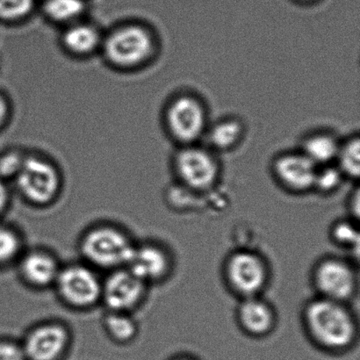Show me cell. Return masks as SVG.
I'll list each match as a JSON object with an SVG mask.
<instances>
[{"label":"cell","mask_w":360,"mask_h":360,"mask_svg":"<svg viewBox=\"0 0 360 360\" xmlns=\"http://www.w3.org/2000/svg\"><path fill=\"white\" fill-rule=\"evenodd\" d=\"M303 320L312 340L328 350H343L358 336L357 321L347 303L319 296L306 305Z\"/></svg>","instance_id":"6da1fadb"},{"label":"cell","mask_w":360,"mask_h":360,"mask_svg":"<svg viewBox=\"0 0 360 360\" xmlns=\"http://www.w3.org/2000/svg\"><path fill=\"white\" fill-rule=\"evenodd\" d=\"M271 168L276 181L290 193H304L314 188L317 165L300 149L277 155Z\"/></svg>","instance_id":"4fadbf2b"},{"label":"cell","mask_w":360,"mask_h":360,"mask_svg":"<svg viewBox=\"0 0 360 360\" xmlns=\"http://www.w3.org/2000/svg\"><path fill=\"white\" fill-rule=\"evenodd\" d=\"M245 133L246 127L241 119L228 116L210 123L202 143L218 155L229 153L241 144Z\"/></svg>","instance_id":"e0dca14e"},{"label":"cell","mask_w":360,"mask_h":360,"mask_svg":"<svg viewBox=\"0 0 360 360\" xmlns=\"http://www.w3.org/2000/svg\"><path fill=\"white\" fill-rule=\"evenodd\" d=\"M100 271L82 260L62 264L53 288L63 305L77 311H86L101 304Z\"/></svg>","instance_id":"5b68a950"},{"label":"cell","mask_w":360,"mask_h":360,"mask_svg":"<svg viewBox=\"0 0 360 360\" xmlns=\"http://www.w3.org/2000/svg\"><path fill=\"white\" fill-rule=\"evenodd\" d=\"M164 122L169 136L179 147L202 143L210 125L206 105L192 93L177 94L169 101Z\"/></svg>","instance_id":"52a82bcc"},{"label":"cell","mask_w":360,"mask_h":360,"mask_svg":"<svg viewBox=\"0 0 360 360\" xmlns=\"http://www.w3.org/2000/svg\"><path fill=\"white\" fill-rule=\"evenodd\" d=\"M12 200V193L8 186V182L0 178V217L6 213Z\"/></svg>","instance_id":"f1b7e54d"},{"label":"cell","mask_w":360,"mask_h":360,"mask_svg":"<svg viewBox=\"0 0 360 360\" xmlns=\"http://www.w3.org/2000/svg\"><path fill=\"white\" fill-rule=\"evenodd\" d=\"M103 37L96 25L82 19L63 27L60 45L72 58H87L101 52Z\"/></svg>","instance_id":"9a60e30c"},{"label":"cell","mask_w":360,"mask_h":360,"mask_svg":"<svg viewBox=\"0 0 360 360\" xmlns=\"http://www.w3.org/2000/svg\"><path fill=\"white\" fill-rule=\"evenodd\" d=\"M148 288L128 267L109 271L102 281L101 304L107 311L133 314L146 301Z\"/></svg>","instance_id":"30bf717a"},{"label":"cell","mask_w":360,"mask_h":360,"mask_svg":"<svg viewBox=\"0 0 360 360\" xmlns=\"http://www.w3.org/2000/svg\"><path fill=\"white\" fill-rule=\"evenodd\" d=\"M226 281L241 299L260 296L269 281V267L260 254L250 250H238L226 261Z\"/></svg>","instance_id":"ba28073f"},{"label":"cell","mask_w":360,"mask_h":360,"mask_svg":"<svg viewBox=\"0 0 360 360\" xmlns=\"http://www.w3.org/2000/svg\"><path fill=\"white\" fill-rule=\"evenodd\" d=\"M313 284L319 297L347 304L357 292V271L347 259L324 257L313 271Z\"/></svg>","instance_id":"9c48e42d"},{"label":"cell","mask_w":360,"mask_h":360,"mask_svg":"<svg viewBox=\"0 0 360 360\" xmlns=\"http://www.w3.org/2000/svg\"><path fill=\"white\" fill-rule=\"evenodd\" d=\"M25 249L22 233L14 226L0 224V268L15 264Z\"/></svg>","instance_id":"7402d4cb"},{"label":"cell","mask_w":360,"mask_h":360,"mask_svg":"<svg viewBox=\"0 0 360 360\" xmlns=\"http://www.w3.org/2000/svg\"><path fill=\"white\" fill-rule=\"evenodd\" d=\"M26 153L15 149H6L0 153V178L13 181L20 170Z\"/></svg>","instance_id":"484cf974"},{"label":"cell","mask_w":360,"mask_h":360,"mask_svg":"<svg viewBox=\"0 0 360 360\" xmlns=\"http://www.w3.org/2000/svg\"><path fill=\"white\" fill-rule=\"evenodd\" d=\"M38 0H0V23L14 25L30 19Z\"/></svg>","instance_id":"603a6c76"},{"label":"cell","mask_w":360,"mask_h":360,"mask_svg":"<svg viewBox=\"0 0 360 360\" xmlns=\"http://www.w3.org/2000/svg\"><path fill=\"white\" fill-rule=\"evenodd\" d=\"M331 240L338 246L355 248L359 246V232L355 220L338 221L331 227Z\"/></svg>","instance_id":"d4e9b609"},{"label":"cell","mask_w":360,"mask_h":360,"mask_svg":"<svg viewBox=\"0 0 360 360\" xmlns=\"http://www.w3.org/2000/svg\"><path fill=\"white\" fill-rule=\"evenodd\" d=\"M158 44L156 34L150 27L129 21L104 34L101 53L112 68L130 72L147 65L156 56Z\"/></svg>","instance_id":"7a4b0ae2"},{"label":"cell","mask_w":360,"mask_h":360,"mask_svg":"<svg viewBox=\"0 0 360 360\" xmlns=\"http://www.w3.org/2000/svg\"><path fill=\"white\" fill-rule=\"evenodd\" d=\"M335 164L345 179H358L360 172V140L359 135L341 140Z\"/></svg>","instance_id":"44dd1931"},{"label":"cell","mask_w":360,"mask_h":360,"mask_svg":"<svg viewBox=\"0 0 360 360\" xmlns=\"http://www.w3.org/2000/svg\"><path fill=\"white\" fill-rule=\"evenodd\" d=\"M176 360H191V359L183 358V359H176Z\"/></svg>","instance_id":"f546056e"},{"label":"cell","mask_w":360,"mask_h":360,"mask_svg":"<svg viewBox=\"0 0 360 360\" xmlns=\"http://www.w3.org/2000/svg\"><path fill=\"white\" fill-rule=\"evenodd\" d=\"M236 315L240 327L252 337L266 336L276 323L273 307L260 296L242 299Z\"/></svg>","instance_id":"2e32d148"},{"label":"cell","mask_w":360,"mask_h":360,"mask_svg":"<svg viewBox=\"0 0 360 360\" xmlns=\"http://www.w3.org/2000/svg\"><path fill=\"white\" fill-rule=\"evenodd\" d=\"M0 360H27L21 343L13 340H0Z\"/></svg>","instance_id":"4316f807"},{"label":"cell","mask_w":360,"mask_h":360,"mask_svg":"<svg viewBox=\"0 0 360 360\" xmlns=\"http://www.w3.org/2000/svg\"><path fill=\"white\" fill-rule=\"evenodd\" d=\"M345 179L336 164L321 165L317 167L313 190L323 194L331 193L340 188Z\"/></svg>","instance_id":"cb8c5ba5"},{"label":"cell","mask_w":360,"mask_h":360,"mask_svg":"<svg viewBox=\"0 0 360 360\" xmlns=\"http://www.w3.org/2000/svg\"><path fill=\"white\" fill-rule=\"evenodd\" d=\"M20 281L34 290L53 288L62 264L51 250L42 247L25 249L15 263Z\"/></svg>","instance_id":"5bb4252c"},{"label":"cell","mask_w":360,"mask_h":360,"mask_svg":"<svg viewBox=\"0 0 360 360\" xmlns=\"http://www.w3.org/2000/svg\"><path fill=\"white\" fill-rule=\"evenodd\" d=\"M341 139L333 132L316 131L304 137L300 150L317 167L335 163Z\"/></svg>","instance_id":"ac0fdd59"},{"label":"cell","mask_w":360,"mask_h":360,"mask_svg":"<svg viewBox=\"0 0 360 360\" xmlns=\"http://www.w3.org/2000/svg\"><path fill=\"white\" fill-rule=\"evenodd\" d=\"M126 267L150 287L167 280L174 269V259L162 243L144 241L136 243Z\"/></svg>","instance_id":"7c38bea8"},{"label":"cell","mask_w":360,"mask_h":360,"mask_svg":"<svg viewBox=\"0 0 360 360\" xmlns=\"http://www.w3.org/2000/svg\"><path fill=\"white\" fill-rule=\"evenodd\" d=\"M12 115V105L8 97L0 90V131L6 128Z\"/></svg>","instance_id":"83f0119b"},{"label":"cell","mask_w":360,"mask_h":360,"mask_svg":"<svg viewBox=\"0 0 360 360\" xmlns=\"http://www.w3.org/2000/svg\"><path fill=\"white\" fill-rule=\"evenodd\" d=\"M72 334L59 321H44L27 331L21 342L27 360H58L69 347Z\"/></svg>","instance_id":"8fae6325"},{"label":"cell","mask_w":360,"mask_h":360,"mask_svg":"<svg viewBox=\"0 0 360 360\" xmlns=\"http://www.w3.org/2000/svg\"><path fill=\"white\" fill-rule=\"evenodd\" d=\"M172 168L178 184L196 193L213 189L221 174L218 154L202 143L179 146L172 158Z\"/></svg>","instance_id":"8992f818"},{"label":"cell","mask_w":360,"mask_h":360,"mask_svg":"<svg viewBox=\"0 0 360 360\" xmlns=\"http://www.w3.org/2000/svg\"><path fill=\"white\" fill-rule=\"evenodd\" d=\"M13 182L21 199L39 208L51 207L63 190L59 168L54 162L37 154L26 155Z\"/></svg>","instance_id":"277c9868"},{"label":"cell","mask_w":360,"mask_h":360,"mask_svg":"<svg viewBox=\"0 0 360 360\" xmlns=\"http://www.w3.org/2000/svg\"><path fill=\"white\" fill-rule=\"evenodd\" d=\"M136 242L125 229L112 222L90 226L79 240L81 260L98 271L126 267Z\"/></svg>","instance_id":"3957f363"},{"label":"cell","mask_w":360,"mask_h":360,"mask_svg":"<svg viewBox=\"0 0 360 360\" xmlns=\"http://www.w3.org/2000/svg\"><path fill=\"white\" fill-rule=\"evenodd\" d=\"M40 6L45 19L63 27L84 19L87 0H41Z\"/></svg>","instance_id":"d6986e66"},{"label":"cell","mask_w":360,"mask_h":360,"mask_svg":"<svg viewBox=\"0 0 360 360\" xmlns=\"http://www.w3.org/2000/svg\"><path fill=\"white\" fill-rule=\"evenodd\" d=\"M102 326L112 340L120 344L130 343L139 333V326L132 313L107 311Z\"/></svg>","instance_id":"ffe728a7"}]
</instances>
